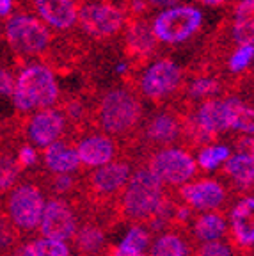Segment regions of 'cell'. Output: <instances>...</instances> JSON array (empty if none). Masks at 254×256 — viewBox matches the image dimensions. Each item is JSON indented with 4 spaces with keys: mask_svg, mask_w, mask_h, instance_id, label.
<instances>
[{
    "mask_svg": "<svg viewBox=\"0 0 254 256\" xmlns=\"http://www.w3.org/2000/svg\"><path fill=\"white\" fill-rule=\"evenodd\" d=\"M144 120L140 94L132 86H116L91 104V124L114 139H132Z\"/></svg>",
    "mask_w": 254,
    "mask_h": 256,
    "instance_id": "1",
    "label": "cell"
},
{
    "mask_svg": "<svg viewBox=\"0 0 254 256\" xmlns=\"http://www.w3.org/2000/svg\"><path fill=\"white\" fill-rule=\"evenodd\" d=\"M166 194V185L148 169V166H140L132 171L123 192L116 201V219L132 224H146L156 214Z\"/></svg>",
    "mask_w": 254,
    "mask_h": 256,
    "instance_id": "2",
    "label": "cell"
},
{
    "mask_svg": "<svg viewBox=\"0 0 254 256\" xmlns=\"http://www.w3.org/2000/svg\"><path fill=\"white\" fill-rule=\"evenodd\" d=\"M12 104L22 114L56 107L60 98V88L56 73L46 64L34 62L25 66L14 80Z\"/></svg>",
    "mask_w": 254,
    "mask_h": 256,
    "instance_id": "3",
    "label": "cell"
},
{
    "mask_svg": "<svg viewBox=\"0 0 254 256\" xmlns=\"http://www.w3.org/2000/svg\"><path fill=\"white\" fill-rule=\"evenodd\" d=\"M6 40L24 66L25 59L44 57L54 41V32L46 24L27 11H14L6 18Z\"/></svg>",
    "mask_w": 254,
    "mask_h": 256,
    "instance_id": "4",
    "label": "cell"
},
{
    "mask_svg": "<svg viewBox=\"0 0 254 256\" xmlns=\"http://www.w3.org/2000/svg\"><path fill=\"white\" fill-rule=\"evenodd\" d=\"M43 187L36 180L16 184L8 192L4 204V214L12 224L18 235H30L40 226L44 208Z\"/></svg>",
    "mask_w": 254,
    "mask_h": 256,
    "instance_id": "5",
    "label": "cell"
},
{
    "mask_svg": "<svg viewBox=\"0 0 254 256\" xmlns=\"http://www.w3.org/2000/svg\"><path fill=\"white\" fill-rule=\"evenodd\" d=\"M190 114L182 112L171 104H166L164 108L151 114L148 120H142L137 134L128 140H134L135 146L144 142L151 148H156V146L166 148V146H172V144L183 146L185 126H187V120Z\"/></svg>",
    "mask_w": 254,
    "mask_h": 256,
    "instance_id": "6",
    "label": "cell"
},
{
    "mask_svg": "<svg viewBox=\"0 0 254 256\" xmlns=\"http://www.w3.org/2000/svg\"><path fill=\"white\" fill-rule=\"evenodd\" d=\"M183 80L185 72L172 59L162 57L144 68L137 82V91L146 100L160 105L164 102L174 100L182 91Z\"/></svg>",
    "mask_w": 254,
    "mask_h": 256,
    "instance_id": "7",
    "label": "cell"
},
{
    "mask_svg": "<svg viewBox=\"0 0 254 256\" xmlns=\"http://www.w3.org/2000/svg\"><path fill=\"white\" fill-rule=\"evenodd\" d=\"M124 11L110 0H84L78 8L76 24L86 36L96 41H107L123 30Z\"/></svg>",
    "mask_w": 254,
    "mask_h": 256,
    "instance_id": "8",
    "label": "cell"
},
{
    "mask_svg": "<svg viewBox=\"0 0 254 256\" xmlns=\"http://www.w3.org/2000/svg\"><path fill=\"white\" fill-rule=\"evenodd\" d=\"M202 25V12L194 6H172L155 16L153 34L164 44H180L190 40Z\"/></svg>",
    "mask_w": 254,
    "mask_h": 256,
    "instance_id": "9",
    "label": "cell"
},
{
    "mask_svg": "<svg viewBox=\"0 0 254 256\" xmlns=\"http://www.w3.org/2000/svg\"><path fill=\"white\" fill-rule=\"evenodd\" d=\"M146 166L167 187H180L198 174V162L192 153L174 146L155 150L148 156Z\"/></svg>",
    "mask_w": 254,
    "mask_h": 256,
    "instance_id": "10",
    "label": "cell"
},
{
    "mask_svg": "<svg viewBox=\"0 0 254 256\" xmlns=\"http://www.w3.org/2000/svg\"><path fill=\"white\" fill-rule=\"evenodd\" d=\"M76 224H78V214H76V206L72 200L52 196L50 200L44 201L43 216H41L40 226H38L41 236L68 242V240H72Z\"/></svg>",
    "mask_w": 254,
    "mask_h": 256,
    "instance_id": "11",
    "label": "cell"
},
{
    "mask_svg": "<svg viewBox=\"0 0 254 256\" xmlns=\"http://www.w3.org/2000/svg\"><path fill=\"white\" fill-rule=\"evenodd\" d=\"M25 118L27 120H22L20 123V132L34 148L43 150L66 136V120L59 108H41Z\"/></svg>",
    "mask_w": 254,
    "mask_h": 256,
    "instance_id": "12",
    "label": "cell"
},
{
    "mask_svg": "<svg viewBox=\"0 0 254 256\" xmlns=\"http://www.w3.org/2000/svg\"><path fill=\"white\" fill-rule=\"evenodd\" d=\"M124 41L123 50L126 56V62L132 68L140 70L150 60V57L156 52L158 40L153 34V27L146 16L140 18H126L124 22Z\"/></svg>",
    "mask_w": 254,
    "mask_h": 256,
    "instance_id": "13",
    "label": "cell"
},
{
    "mask_svg": "<svg viewBox=\"0 0 254 256\" xmlns=\"http://www.w3.org/2000/svg\"><path fill=\"white\" fill-rule=\"evenodd\" d=\"M178 196L182 203L188 204L192 210H224L228 201V187L220 180L202 178L180 185Z\"/></svg>",
    "mask_w": 254,
    "mask_h": 256,
    "instance_id": "14",
    "label": "cell"
},
{
    "mask_svg": "<svg viewBox=\"0 0 254 256\" xmlns=\"http://www.w3.org/2000/svg\"><path fill=\"white\" fill-rule=\"evenodd\" d=\"M230 224L231 233H228L226 238L234 251H240L242 254L250 256L254 246V200L252 196H242L233 208H230Z\"/></svg>",
    "mask_w": 254,
    "mask_h": 256,
    "instance_id": "15",
    "label": "cell"
},
{
    "mask_svg": "<svg viewBox=\"0 0 254 256\" xmlns=\"http://www.w3.org/2000/svg\"><path fill=\"white\" fill-rule=\"evenodd\" d=\"M120 144L107 134L92 132L76 139V153H78L82 172L86 169L98 168L114 160L120 155Z\"/></svg>",
    "mask_w": 254,
    "mask_h": 256,
    "instance_id": "16",
    "label": "cell"
},
{
    "mask_svg": "<svg viewBox=\"0 0 254 256\" xmlns=\"http://www.w3.org/2000/svg\"><path fill=\"white\" fill-rule=\"evenodd\" d=\"M107 220L98 214L91 212V217L86 216L73 233L72 240L75 244L76 251L82 256H104L105 252V228Z\"/></svg>",
    "mask_w": 254,
    "mask_h": 256,
    "instance_id": "17",
    "label": "cell"
},
{
    "mask_svg": "<svg viewBox=\"0 0 254 256\" xmlns=\"http://www.w3.org/2000/svg\"><path fill=\"white\" fill-rule=\"evenodd\" d=\"M40 20L54 30H70L76 25L78 6L75 0H30Z\"/></svg>",
    "mask_w": 254,
    "mask_h": 256,
    "instance_id": "18",
    "label": "cell"
},
{
    "mask_svg": "<svg viewBox=\"0 0 254 256\" xmlns=\"http://www.w3.org/2000/svg\"><path fill=\"white\" fill-rule=\"evenodd\" d=\"M43 166L46 172L62 174V172H82L80 158L76 153L75 140L62 137L43 148Z\"/></svg>",
    "mask_w": 254,
    "mask_h": 256,
    "instance_id": "19",
    "label": "cell"
},
{
    "mask_svg": "<svg viewBox=\"0 0 254 256\" xmlns=\"http://www.w3.org/2000/svg\"><path fill=\"white\" fill-rule=\"evenodd\" d=\"M224 178L231 182V187L236 188L246 196V190L250 194L254 180V158L252 153H231L220 169Z\"/></svg>",
    "mask_w": 254,
    "mask_h": 256,
    "instance_id": "20",
    "label": "cell"
},
{
    "mask_svg": "<svg viewBox=\"0 0 254 256\" xmlns=\"http://www.w3.org/2000/svg\"><path fill=\"white\" fill-rule=\"evenodd\" d=\"M188 232L183 228H171L169 232L156 236L151 246L150 256H192Z\"/></svg>",
    "mask_w": 254,
    "mask_h": 256,
    "instance_id": "21",
    "label": "cell"
},
{
    "mask_svg": "<svg viewBox=\"0 0 254 256\" xmlns=\"http://www.w3.org/2000/svg\"><path fill=\"white\" fill-rule=\"evenodd\" d=\"M192 233L199 242L226 238L228 220L224 216V210H206V212L199 214L194 219Z\"/></svg>",
    "mask_w": 254,
    "mask_h": 256,
    "instance_id": "22",
    "label": "cell"
},
{
    "mask_svg": "<svg viewBox=\"0 0 254 256\" xmlns=\"http://www.w3.org/2000/svg\"><path fill=\"white\" fill-rule=\"evenodd\" d=\"M22 169L18 168L16 156L8 148H0V198L6 196L20 180Z\"/></svg>",
    "mask_w": 254,
    "mask_h": 256,
    "instance_id": "23",
    "label": "cell"
},
{
    "mask_svg": "<svg viewBox=\"0 0 254 256\" xmlns=\"http://www.w3.org/2000/svg\"><path fill=\"white\" fill-rule=\"evenodd\" d=\"M230 155H231L230 146L212 142L199 150L196 162H198V168H201L202 171H215V169L220 168L226 162V158Z\"/></svg>",
    "mask_w": 254,
    "mask_h": 256,
    "instance_id": "24",
    "label": "cell"
},
{
    "mask_svg": "<svg viewBox=\"0 0 254 256\" xmlns=\"http://www.w3.org/2000/svg\"><path fill=\"white\" fill-rule=\"evenodd\" d=\"M252 56H254V43L247 41V43H240L234 48L231 56L228 57V72L231 75H242L252 64Z\"/></svg>",
    "mask_w": 254,
    "mask_h": 256,
    "instance_id": "25",
    "label": "cell"
},
{
    "mask_svg": "<svg viewBox=\"0 0 254 256\" xmlns=\"http://www.w3.org/2000/svg\"><path fill=\"white\" fill-rule=\"evenodd\" d=\"M151 244V232L146 224H132V228L121 240V248L132 249V251H146Z\"/></svg>",
    "mask_w": 254,
    "mask_h": 256,
    "instance_id": "26",
    "label": "cell"
},
{
    "mask_svg": "<svg viewBox=\"0 0 254 256\" xmlns=\"http://www.w3.org/2000/svg\"><path fill=\"white\" fill-rule=\"evenodd\" d=\"M20 242V235L12 228V224L6 217L4 212H0V256H9L11 251Z\"/></svg>",
    "mask_w": 254,
    "mask_h": 256,
    "instance_id": "27",
    "label": "cell"
},
{
    "mask_svg": "<svg viewBox=\"0 0 254 256\" xmlns=\"http://www.w3.org/2000/svg\"><path fill=\"white\" fill-rule=\"evenodd\" d=\"M192 256H234L233 246L224 238L201 242Z\"/></svg>",
    "mask_w": 254,
    "mask_h": 256,
    "instance_id": "28",
    "label": "cell"
},
{
    "mask_svg": "<svg viewBox=\"0 0 254 256\" xmlns=\"http://www.w3.org/2000/svg\"><path fill=\"white\" fill-rule=\"evenodd\" d=\"M14 156H16V162H18V168H20L22 171L34 168V166H38V162H40L38 148H34L32 144H24V146H20V150H18V153H16Z\"/></svg>",
    "mask_w": 254,
    "mask_h": 256,
    "instance_id": "29",
    "label": "cell"
},
{
    "mask_svg": "<svg viewBox=\"0 0 254 256\" xmlns=\"http://www.w3.org/2000/svg\"><path fill=\"white\" fill-rule=\"evenodd\" d=\"M14 89V75L9 68L0 66V96H11Z\"/></svg>",
    "mask_w": 254,
    "mask_h": 256,
    "instance_id": "30",
    "label": "cell"
},
{
    "mask_svg": "<svg viewBox=\"0 0 254 256\" xmlns=\"http://www.w3.org/2000/svg\"><path fill=\"white\" fill-rule=\"evenodd\" d=\"M104 256H148L144 251H132V249H124L121 246H110L105 249Z\"/></svg>",
    "mask_w": 254,
    "mask_h": 256,
    "instance_id": "31",
    "label": "cell"
},
{
    "mask_svg": "<svg viewBox=\"0 0 254 256\" xmlns=\"http://www.w3.org/2000/svg\"><path fill=\"white\" fill-rule=\"evenodd\" d=\"M16 11H22L20 4H18V0H0V18L4 20V18H8L11 12Z\"/></svg>",
    "mask_w": 254,
    "mask_h": 256,
    "instance_id": "32",
    "label": "cell"
},
{
    "mask_svg": "<svg viewBox=\"0 0 254 256\" xmlns=\"http://www.w3.org/2000/svg\"><path fill=\"white\" fill-rule=\"evenodd\" d=\"M234 148H236V152L238 153H252V137H250V134H242V136L238 137V139L234 140Z\"/></svg>",
    "mask_w": 254,
    "mask_h": 256,
    "instance_id": "33",
    "label": "cell"
},
{
    "mask_svg": "<svg viewBox=\"0 0 254 256\" xmlns=\"http://www.w3.org/2000/svg\"><path fill=\"white\" fill-rule=\"evenodd\" d=\"M183 0H146V4L150 8H158V9H166V8H172V6L182 4Z\"/></svg>",
    "mask_w": 254,
    "mask_h": 256,
    "instance_id": "34",
    "label": "cell"
},
{
    "mask_svg": "<svg viewBox=\"0 0 254 256\" xmlns=\"http://www.w3.org/2000/svg\"><path fill=\"white\" fill-rule=\"evenodd\" d=\"M198 2L202 6H206V8H222L230 0H198Z\"/></svg>",
    "mask_w": 254,
    "mask_h": 256,
    "instance_id": "35",
    "label": "cell"
}]
</instances>
